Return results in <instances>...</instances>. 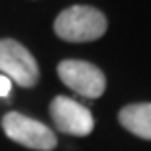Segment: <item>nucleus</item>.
I'll list each match as a JSON object with an SVG mask.
<instances>
[{
    "label": "nucleus",
    "mask_w": 151,
    "mask_h": 151,
    "mask_svg": "<svg viewBox=\"0 0 151 151\" xmlns=\"http://www.w3.org/2000/svg\"><path fill=\"white\" fill-rule=\"evenodd\" d=\"M106 16L92 6H71L57 16L53 29L65 41L84 43L94 41L106 34Z\"/></svg>",
    "instance_id": "1"
},
{
    "label": "nucleus",
    "mask_w": 151,
    "mask_h": 151,
    "mask_svg": "<svg viewBox=\"0 0 151 151\" xmlns=\"http://www.w3.org/2000/svg\"><path fill=\"white\" fill-rule=\"evenodd\" d=\"M2 129L12 141L37 151H51L57 145V137L45 124L18 112H8L2 118Z\"/></svg>",
    "instance_id": "2"
},
{
    "label": "nucleus",
    "mask_w": 151,
    "mask_h": 151,
    "mask_svg": "<svg viewBox=\"0 0 151 151\" xmlns=\"http://www.w3.org/2000/svg\"><path fill=\"white\" fill-rule=\"evenodd\" d=\"M0 71L24 88L34 86L39 78L37 61L22 43L14 39H0Z\"/></svg>",
    "instance_id": "3"
},
{
    "label": "nucleus",
    "mask_w": 151,
    "mask_h": 151,
    "mask_svg": "<svg viewBox=\"0 0 151 151\" xmlns=\"http://www.w3.org/2000/svg\"><path fill=\"white\" fill-rule=\"evenodd\" d=\"M57 73H59V78L63 81V84H67L69 88L81 96L98 98L106 90V77L92 63L67 59V61L59 63Z\"/></svg>",
    "instance_id": "4"
},
{
    "label": "nucleus",
    "mask_w": 151,
    "mask_h": 151,
    "mask_svg": "<svg viewBox=\"0 0 151 151\" xmlns=\"http://www.w3.org/2000/svg\"><path fill=\"white\" fill-rule=\"evenodd\" d=\"M49 114L55 128L63 134L83 137L94 128V120L88 108L67 96H55L49 104Z\"/></svg>",
    "instance_id": "5"
},
{
    "label": "nucleus",
    "mask_w": 151,
    "mask_h": 151,
    "mask_svg": "<svg viewBox=\"0 0 151 151\" xmlns=\"http://www.w3.org/2000/svg\"><path fill=\"white\" fill-rule=\"evenodd\" d=\"M118 120L134 135L143 137V139H151V104L149 102L124 106L118 114Z\"/></svg>",
    "instance_id": "6"
},
{
    "label": "nucleus",
    "mask_w": 151,
    "mask_h": 151,
    "mask_svg": "<svg viewBox=\"0 0 151 151\" xmlns=\"http://www.w3.org/2000/svg\"><path fill=\"white\" fill-rule=\"evenodd\" d=\"M10 90H12V81L8 77H4V75H0V98L8 96Z\"/></svg>",
    "instance_id": "7"
}]
</instances>
